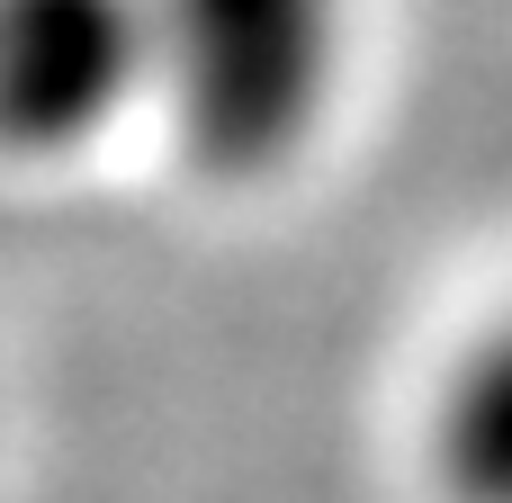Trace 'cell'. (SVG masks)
Here are the masks:
<instances>
[{
  "mask_svg": "<svg viewBox=\"0 0 512 503\" xmlns=\"http://www.w3.org/2000/svg\"><path fill=\"white\" fill-rule=\"evenodd\" d=\"M144 117L207 180H270L324 144L360 63V0H135Z\"/></svg>",
  "mask_w": 512,
  "mask_h": 503,
  "instance_id": "6da1fadb",
  "label": "cell"
},
{
  "mask_svg": "<svg viewBox=\"0 0 512 503\" xmlns=\"http://www.w3.org/2000/svg\"><path fill=\"white\" fill-rule=\"evenodd\" d=\"M144 117L135 0H0V162H63Z\"/></svg>",
  "mask_w": 512,
  "mask_h": 503,
  "instance_id": "7a4b0ae2",
  "label": "cell"
},
{
  "mask_svg": "<svg viewBox=\"0 0 512 503\" xmlns=\"http://www.w3.org/2000/svg\"><path fill=\"white\" fill-rule=\"evenodd\" d=\"M423 477L441 503H512V306L450 342L423 396Z\"/></svg>",
  "mask_w": 512,
  "mask_h": 503,
  "instance_id": "3957f363",
  "label": "cell"
}]
</instances>
